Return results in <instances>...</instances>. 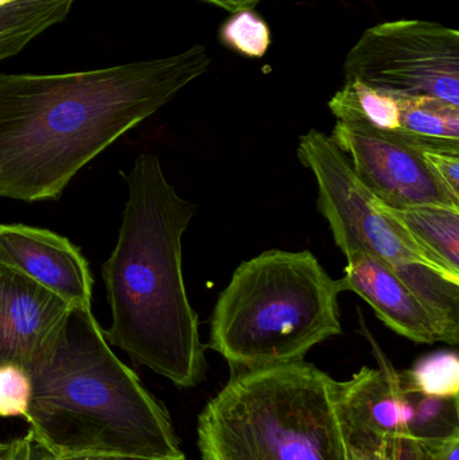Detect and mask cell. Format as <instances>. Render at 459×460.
Segmentation results:
<instances>
[{"mask_svg": "<svg viewBox=\"0 0 459 460\" xmlns=\"http://www.w3.org/2000/svg\"><path fill=\"white\" fill-rule=\"evenodd\" d=\"M329 110L337 121L366 124L380 131H398L401 127L398 96L360 81H345L329 102Z\"/></svg>", "mask_w": 459, "mask_h": 460, "instance_id": "e0dca14e", "label": "cell"}, {"mask_svg": "<svg viewBox=\"0 0 459 460\" xmlns=\"http://www.w3.org/2000/svg\"><path fill=\"white\" fill-rule=\"evenodd\" d=\"M13 2H16V0H0V7H2V5L8 4V3H13Z\"/></svg>", "mask_w": 459, "mask_h": 460, "instance_id": "4dcf8cb0", "label": "cell"}, {"mask_svg": "<svg viewBox=\"0 0 459 460\" xmlns=\"http://www.w3.org/2000/svg\"><path fill=\"white\" fill-rule=\"evenodd\" d=\"M54 460H166L139 458V456H115V454H77V456H53ZM186 460V458L177 459Z\"/></svg>", "mask_w": 459, "mask_h": 460, "instance_id": "83f0119b", "label": "cell"}, {"mask_svg": "<svg viewBox=\"0 0 459 460\" xmlns=\"http://www.w3.org/2000/svg\"><path fill=\"white\" fill-rule=\"evenodd\" d=\"M401 380L410 392L441 399H458V354L452 350L428 354L418 359L411 369L401 373Z\"/></svg>", "mask_w": 459, "mask_h": 460, "instance_id": "ac0fdd59", "label": "cell"}, {"mask_svg": "<svg viewBox=\"0 0 459 460\" xmlns=\"http://www.w3.org/2000/svg\"><path fill=\"white\" fill-rule=\"evenodd\" d=\"M13 440H15V448L11 460H40L42 447L30 432Z\"/></svg>", "mask_w": 459, "mask_h": 460, "instance_id": "484cf974", "label": "cell"}, {"mask_svg": "<svg viewBox=\"0 0 459 460\" xmlns=\"http://www.w3.org/2000/svg\"><path fill=\"white\" fill-rule=\"evenodd\" d=\"M337 407L349 419L382 435L385 439L407 435L411 420L410 394L401 373L391 367H364L352 378L337 381Z\"/></svg>", "mask_w": 459, "mask_h": 460, "instance_id": "7c38bea8", "label": "cell"}, {"mask_svg": "<svg viewBox=\"0 0 459 460\" xmlns=\"http://www.w3.org/2000/svg\"><path fill=\"white\" fill-rule=\"evenodd\" d=\"M40 447H42V446H40ZM40 460H54V458L49 451H46L45 448L42 447V450H40Z\"/></svg>", "mask_w": 459, "mask_h": 460, "instance_id": "f546056e", "label": "cell"}, {"mask_svg": "<svg viewBox=\"0 0 459 460\" xmlns=\"http://www.w3.org/2000/svg\"><path fill=\"white\" fill-rule=\"evenodd\" d=\"M72 305L0 262V364L30 367L53 345Z\"/></svg>", "mask_w": 459, "mask_h": 460, "instance_id": "9c48e42d", "label": "cell"}, {"mask_svg": "<svg viewBox=\"0 0 459 460\" xmlns=\"http://www.w3.org/2000/svg\"><path fill=\"white\" fill-rule=\"evenodd\" d=\"M393 272L444 327L449 345L459 343V279L419 264L396 265Z\"/></svg>", "mask_w": 459, "mask_h": 460, "instance_id": "2e32d148", "label": "cell"}, {"mask_svg": "<svg viewBox=\"0 0 459 460\" xmlns=\"http://www.w3.org/2000/svg\"><path fill=\"white\" fill-rule=\"evenodd\" d=\"M388 460H426L422 443L410 435L387 439Z\"/></svg>", "mask_w": 459, "mask_h": 460, "instance_id": "cb8c5ba5", "label": "cell"}, {"mask_svg": "<svg viewBox=\"0 0 459 460\" xmlns=\"http://www.w3.org/2000/svg\"><path fill=\"white\" fill-rule=\"evenodd\" d=\"M201 2L210 3V4L217 5L229 13H236L252 10L261 0H201Z\"/></svg>", "mask_w": 459, "mask_h": 460, "instance_id": "4316f807", "label": "cell"}, {"mask_svg": "<svg viewBox=\"0 0 459 460\" xmlns=\"http://www.w3.org/2000/svg\"><path fill=\"white\" fill-rule=\"evenodd\" d=\"M121 175L128 197L102 267L112 315L105 338L178 388H193L207 373V345L186 291L182 237L199 207L177 193L153 154Z\"/></svg>", "mask_w": 459, "mask_h": 460, "instance_id": "7a4b0ae2", "label": "cell"}, {"mask_svg": "<svg viewBox=\"0 0 459 460\" xmlns=\"http://www.w3.org/2000/svg\"><path fill=\"white\" fill-rule=\"evenodd\" d=\"M423 156L438 180L459 199V154L423 148Z\"/></svg>", "mask_w": 459, "mask_h": 460, "instance_id": "603a6c76", "label": "cell"}, {"mask_svg": "<svg viewBox=\"0 0 459 460\" xmlns=\"http://www.w3.org/2000/svg\"><path fill=\"white\" fill-rule=\"evenodd\" d=\"M398 99L399 134L422 148L459 154L457 105L428 96H398Z\"/></svg>", "mask_w": 459, "mask_h": 460, "instance_id": "4fadbf2b", "label": "cell"}, {"mask_svg": "<svg viewBox=\"0 0 459 460\" xmlns=\"http://www.w3.org/2000/svg\"><path fill=\"white\" fill-rule=\"evenodd\" d=\"M345 81L459 107V31L430 21H393L364 31L344 64Z\"/></svg>", "mask_w": 459, "mask_h": 460, "instance_id": "52a82bcc", "label": "cell"}, {"mask_svg": "<svg viewBox=\"0 0 459 460\" xmlns=\"http://www.w3.org/2000/svg\"><path fill=\"white\" fill-rule=\"evenodd\" d=\"M336 394L305 361L234 373L199 415L201 460H347Z\"/></svg>", "mask_w": 459, "mask_h": 460, "instance_id": "5b68a950", "label": "cell"}, {"mask_svg": "<svg viewBox=\"0 0 459 460\" xmlns=\"http://www.w3.org/2000/svg\"><path fill=\"white\" fill-rule=\"evenodd\" d=\"M31 377L16 364H0V418H23L31 402Z\"/></svg>", "mask_w": 459, "mask_h": 460, "instance_id": "44dd1931", "label": "cell"}, {"mask_svg": "<svg viewBox=\"0 0 459 460\" xmlns=\"http://www.w3.org/2000/svg\"><path fill=\"white\" fill-rule=\"evenodd\" d=\"M341 292L312 252H263L243 261L218 296L207 346L234 373L305 361L342 334Z\"/></svg>", "mask_w": 459, "mask_h": 460, "instance_id": "277c9868", "label": "cell"}, {"mask_svg": "<svg viewBox=\"0 0 459 460\" xmlns=\"http://www.w3.org/2000/svg\"><path fill=\"white\" fill-rule=\"evenodd\" d=\"M75 0H16L0 7V61L21 53L69 15Z\"/></svg>", "mask_w": 459, "mask_h": 460, "instance_id": "9a60e30c", "label": "cell"}, {"mask_svg": "<svg viewBox=\"0 0 459 460\" xmlns=\"http://www.w3.org/2000/svg\"><path fill=\"white\" fill-rule=\"evenodd\" d=\"M220 40L226 48L251 58L266 56L271 43L269 24L252 10L234 13L220 30Z\"/></svg>", "mask_w": 459, "mask_h": 460, "instance_id": "ffe728a7", "label": "cell"}, {"mask_svg": "<svg viewBox=\"0 0 459 460\" xmlns=\"http://www.w3.org/2000/svg\"><path fill=\"white\" fill-rule=\"evenodd\" d=\"M418 245L444 270L459 276V209L417 207L396 210Z\"/></svg>", "mask_w": 459, "mask_h": 460, "instance_id": "5bb4252c", "label": "cell"}, {"mask_svg": "<svg viewBox=\"0 0 459 460\" xmlns=\"http://www.w3.org/2000/svg\"><path fill=\"white\" fill-rule=\"evenodd\" d=\"M0 262L21 270L72 307L91 308L88 261L66 237L22 224H0Z\"/></svg>", "mask_w": 459, "mask_h": 460, "instance_id": "30bf717a", "label": "cell"}, {"mask_svg": "<svg viewBox=\"0 0 459 460\" xmlns=\"http://www.w3.org/2000/svg\"><path fill=\"white\" fill-rule=\"evenodd\" d=\"M298 159L314 175L318 210L328 221L342 253L363 252L387 262L391 268L419 264L459 279L437 264L418 245L393 208L358 180L349 159L329 135L317 129L302 135Z\"/></svg>", "mask_w": 459, "mask_h": 460, "instance_id": "8992f818", "label": "cell"}, {"mask_svg": "<svg viewBox=\"0 0 459 460\" xmlns=\"http://www.w3.org/2000/svg\"><path fill=\"white\" fill-rule=\"evenodd\" d=\"M29 373L31 402L24 420L51 456L185 458L169 413L113 353L91 308L69 311Z\"/></svg>", "mask_w": 459, "mask_h": 460, "instance_id": "3957f363", "label": "cell"}, {"mask_svg": "<svg viewBox=\"0 0 459 460\" xmlns=\"http://www.w3.org/2000/svg\"><path fill=\"white\" fill-rule=\"evenodd\" d=\"M340 420L344 431L347 460H388L385 438L341 415Z\"/></svg>", "mask_w": 459, "mask_h": 460, "instance_id": "7402d4cb", "label": "cell"}, {"mask_svg": "<svg viewBox=\"0 0 459 460\" xmlns=\"http://www.w3.org/2000/svg\"><path fill=\"white\" fill-rule=\"evenodd\" d=\"M331 140L348 156L358 180L387 207L459 209L455 197L426 164L423 148L398 131L337 121Z\"/></svg>", "mask_w": 459, "mask_h": 460, "instance_id": "ba28073f", "label": "cell"}, {"mask_svg": "<svg viewBox=\"0 0 459 460\" xmlns=\"http://www.w3.org/2000/svg\"><path fill=\"white\" fill-rule=\"evenodd\" d=\"M13 448H15V440H10V442L0 440V460H11Z\"/></svg>", "mask_w": 459, "mask_h": 460, "instance_id": "f1b7e54d", "label": "cell"}, {"mask_svg": "<svg viewBox=\"0 0 459 460\" xmlns=\"http://www.w3.org/2000/svg\"><path fill=\"white\" fill-rule=\"evenodd\" d=\"M409 394L411 420L407 435L422 443L459 437V397L441 399L417 392Z\"/></svg>", "mask_w": 459, "mask_h": 460, "instance_id": "d6986e66", "label": "cell"}, {"mask_svg": "<svg viewBox=\"0 0 459 460\" xmlns=\"http://www.w3.org/2000/svg\"><path fill=\"white\" fill-rule=\"evenodd\" d=\"M422 446L426 460H459V437L423 442Z\"/></svg>", "mask_w": 459, "mask_h": 460, "instance_id": "d4e9b609", "label": "cell"}, {"mask_svg": "<svg viewBox=\"0 0 459 460\" xmlns=\"http://www.w3.org/2000/svg\"><path fill=\"white\" fill-rule=\"evenodd\" d=\"M345 257V275L339 279L342 292L357 294L371 305L385 326L412 342L449 343L436 316L387 262L363 252H350Z\"/></svg>", "mask_w": 459, "mask_h": 460, "instance_id": "8fae6325", "label": "cell"}, {"mask_svg": "<svg viewBox=\"0 0 459 460\" xmlns=\"http://www.w3.org/2000/svg\"><path fill=\"white\" fill-rule=\"evenodd\" d=\"M182 53L59 75L0 73V199L57 201L92 159L209 70Z\"/></svg>", "mask_w": 459, "mask_h": 460, "instance_id": "6da1fadb", "label": "cell"}]
</instances>
